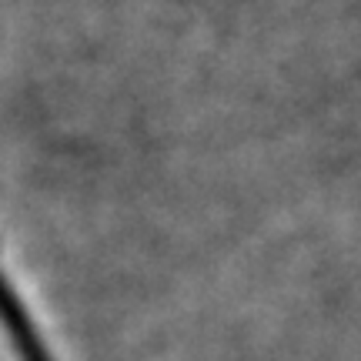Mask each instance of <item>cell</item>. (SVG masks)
Masks as SVG:
<instances>
[{"instance_id": "1", "label": "cell", "mask_w": 361, "mask_h": 361, "mask_svg": "<svg viewBox=\"0 0 361 361\" xmlns=\"http://www.w3.org/2000/svg\"><path fill=\"white\" fill-rule=\"evenodd\" d=\"M0 324H4V331L11 335L20 361H51V355H47V348H44V341L37 338L34 324H30V318H27L24 305H20L17 295L7 288L4 274H0Z\"/></svg>"}]
</instances>
